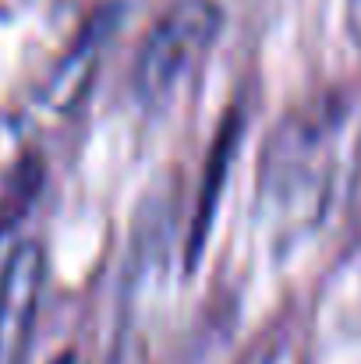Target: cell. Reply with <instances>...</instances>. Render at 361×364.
Masks as SVG:
<instances>
[{
    "label": "cell",
    "instance_id": "cell-1",
    "mask_svg": "<svg viewBox=\"0 0 361 364\" xmlns=\"http://www.w3.org/2000/svg\"><path fill=\"white\" fill-rule=\"evenodd\" d=\"M333 103L301 107L276 127L262 163V202L269 220L305 227L319 216L333 173Z\"/></svg>",
    "mask_w": 361,
    "mask_h": 364
},
{
    "label": "cell",
    "instance_id": "cell-2",
    "mask_svg": "<svg viewBox=\"0 0 361 364\" xmlns=\"http://www.w3.org/2000/svg\"><path fill=\"white\" fill-rule=\"evenodd\" d=\"M224 28V11L216 0H174L149 28L138 60L135 85L145 100L170 96L213 50Z\"/></svg>",
    "mask_w": 361,
    "mask_h": 364
},
{
    "label": "cell",
    "instance_id": "cell-3",
    "mask_svg": "<svg viewBox=\"0 0 361 364\" xmlns=\"http://www.w3.org/2000/svg\"><path fill=\"white\" fill-rule=\"evenodd\" d=\"M43 279L46 251L36 241L18 244L0 269V364H25Z\"/></svg>",
    "mask_w": 361,
    "mask_h": 364
},
{
    "label": "cell",
    "instance_id": "cell-4",
    "mask_svg": "<svg viewBox=\"0 0 361 364\" xmlns=\"http://www.w3.org/2000/svg\"><path fill=\"white\" fill-rule=\"evenodd\" d=\"M238 114H231L227 127H220V138H216V149L206 163V177H202V195H199V209H195V223H192V237H188V265L199 258L202 241H206V230L213 223V209H216V195L224 188V177H227V166H231V156H234V145H238Z\"/></svg>",
    "mask_w": 361,
    "mask_h": 364
},
{
    "label": "cell",
    "instance_id": "cell-5",
    "mask_svg": "<svg viewBox=\"0 0 361 364\" xmlns=\"http://www.w3.org/2000/svg\"><path fill=\"white\" fill-rule=\"evenodd\" d=\"M39 181H43V166L36 163V156H28V159L18 166V173H14V184H11L7 198L0 202V230H4V227H11V223H18V216L25 213V205L36 198Z\"/></svg>",
    "mask_w": 361,
    "mask_h": 364
}]
</instances>
